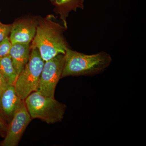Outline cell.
Listing matches in <instances>:
<instances>
[{
  "mask_svg": "<svg viewBox=\"0 0 146 146\" xmlns=\"http://www.w3.org/2000/svg\"><path fill=\"white\" fill-rule=\"evenodd\" d=\"M67 29L56 21L52 15L38 17L36 34L32 41V48L39 50L46 62L59 54H64L69 48L63 33Z\"/></svg>",
  "mask_w": 146,
  "mask_h": 146,
  "instance_id": "cell-1",
  "label": "cell"
},
{
  "mask_svg": "<svg viewBox=\"0 0 146 146\" xmlns=\"http://www.w3.org/2000/svg\"><path fill=\"white\" fill-rule=\"evenodd\" d=\"M64 59L61 78L96 74L107 68L112 61L110 55L104 52L87 55L72 50L69 48L66 50Z\"/></svg>",
  "mask_w": 146,
  "mask_h": 146,
  "instance_id": "cell-2",
  "label": "cell"
},
{
  "mask_svg": "<svg viewBox=\"0 0 146 146\" xmlns=\"http://www.w3.org/2000/svg\"><path fill=\"white\" fill-rule=\"evenodd\" d=\"M32 119H38L48 124L58 122L63 119L66 106L54 98L46 96L34 91L25 100Z\"/></svg>",
  "mask_w": 146,
  "mask_h": 146,
  "instance_id": "cell-3",
  "label": "cell"
},
{
  "mask_svg": "<svg viewBox=\"0 0 146 146\" xmlns=\"http://www.w3.org/2000/svg\"><path fill=\"white\" fill-rule=\"evenodd\" d=\"M31 49L28 62L19 74L14 84L16 94L23 100L32 92L37 91L45 63L39 50L36 48Z\"/></svg>",
  "mask_w": 146,
  "mask_h": 146,
  "instance_id": "cell-4",
  "label": "cell"
},
{
  "mask_svg": "<svg viewBox=\"0 0 146 146\" xmlns=\"http://www.w3.org/2000/svg\"><path fill=\"white\" fill-rule=\"evenodd\" d=\"M64 54H59L45 62L37 91L46 96L54 98L56 88L61 78Z\"/></svg>",
  "mask_w": 146,
  "mask_h": 146,
  "instance_id": "cell-5",
  "label": "cell"
},
{
  "mask_svg": "<svg viewBox=\"0 0 146 146\" xmlns=\"http://www.w3.org/2000/svg\"><path fill=\"white\" fill-rule=\"evenodd\" d=\"M31 120L32 118L24 100L23 103L16 111L13 117L9 123L6 135L1 145H18L26 129Z\"/></svg>",
  "mask_w": 146,
  "mask_h": 146,
  "instance_id": "cell-6",
  "label": "cell"
},
{
  "mask_svg": "<svg viewBox=\"0 0 146 146\" xmlns=\"http://www.w3.org/2000/svg\"><path fill=\"white\" fill-rule=\"evenodd\" d=\"M38 17H26L12 24L9 39L11 44H30L36 34Z\"/></svg>",
  "mask_w": 146,
  "mask_h": 146,
  "instance_id": "cell-7",
  "label": "cell"
},
{
  "mask_svg": "<svg viewBox=\"0 0 146 146\" xmlns=\"http://www.w3.org/2000/svg\"><path fill=\"white\" fill-rule=\"evenodd\" d=\"M24 102L16 94L14 85L8 84L0 96V110L8 123Z\"/></svg>",
  "mask_w": 146,
  "mask_h": 146,
  "instance_id": "cell-8",
  "label": "cell"
},
{
  "mask_svg": "<svg viewBox=\"0 0 146 146\" xmlns=\"http://www.w3.org/2000/svg\"><path fill=\"white\" fill-rule=\"evenodd\" d=\"M31 50L30 44H11L9 56L18 76L28 62Z\"/></svg>",
  "mask_w": 146,
  "mask_h": 146,
  "instance_id": "cell-9",
  "label": "cell"
},
{
  "mask_svg": "<svg viewBox=\"0 0 146 146\" xmlns=\"http://www.w3.org/2000/svg\"><path fill=\"white\" fill-rule=\"evenodd\" d=\"M85 0H54L52 3L54 6L55 13L59 15L63 26L67 29V18L71 11H76L77 9H83Z\"/></svg>",
  "mask_w": 146,
  "mask_h": 146,
  "instance_id": "cell-10",
  "label": "cell"
},
{
  "mask_svg": "<svg viewBox=\"0 0 146 146\" xmlns=\"http://www.w3.org/2000/svg\"><path fill=\"white\" fill-rule=\"evenodd\" d=\"M0 74L8 84L14 85L18 77L10 56L0 58Z\"/></svg>",
  "mask_w": 146,
  "mask_h": 146,
  "instance_id": "cell-11",
  "label": "cell"
},
{
  "mask_svg": "<svg viewBox=\"0 0 146 146\" xmlns=\"http://www.w3.org/2000/svg\"><path fill=\"white\" fill-rule=\"evenodd\" d=\"M11 46L9 37H7L0 42V58L9 55Z\"/></svg>",
  "mask_w": 146,
  "mask_h": 146,
  "instance_id": "cell-12",
  "label": "cell"
},
{
  "mask_svg": "<svg viewBox=\"0 0 146 146\" xmlns=\"http://www.w3.org/2000/svg\"><path fill=\"white\" fill-rule=\"evenodd\" d=\"M9 123L0 110V136L5 138L8 129Z\"/></svg>",
  "mask_w": 146,
  "mask_h": 146,
  "instance_id": "cell-13",
  "label": "cell"
},
{
  "mask_svg": "<svg viewBox=\"0 0 146 146\" xmlns=\"http://www.w3.org/2000/svg\"><path fill=\"white\" fill-rule=\"evenodd\" d=\"M11 28L12 24L4 25L1 23L0 25V42L8 37V35L10 34Z\"/></svg>",
  "mask_w": 146,
  "mask_h": 146,
  "instance_id": "cell-14",
  "label": "cell"
},
{
  "mask_svg": "<svg viewBox=\"0 0 146 146\" xmlns=\"http://www.w3.org/2000/svg\"><path fill=\"white\" fill-rule=\"evenodd\" d=\"M8 84L0 74V96L5 90Z\"/></svg>",
  "mask_w": 146,
  "mask_h": 146,
  "instance_id": "cell-15",
  "label": "cell"
},
{
  "mask_svg": "<svg viewBox=\"0 0 146 146\" xmlns=\"http://www.w3.org/2000/svg\"><path fill=\"white\" fill-rule=\"evenodd\" d=\"M49 1L51 2L52 3L54 1V0H49Z\"/></svg>",
  "mask_w": 146,
  "mask_h": 146,
  "instance_id": "cell-16",
  "label": "cell"
},
{
  "mask_svg": "<svg viewBox=\"0 0 146 146\" xmlns=\"http://www.w3.org/2000/svg\"><path fill=\"white\" fill-rule=\"evenodd\" d=\"M1 22H0V25H1Z\"/></svg>",
  "mask_w": 146,
  "mask_h": 146,
  "instance_id": "cell-17",
  "label": "cell"
},
{
  "mask_svg": "<svg viewBox=\"0 0 146 146\" xmlns=\"http://www.w3.org/2000/svg\"><path fill=\"white\" fill-rule=\"evenodd\" d=\"M0 11H1V9H0Z\"/></svg>",
  "mask_w": 146,
  "mask_h": 146,
  "instance_id": "cell-18",
  "label": "cell"
}]
</instances>
